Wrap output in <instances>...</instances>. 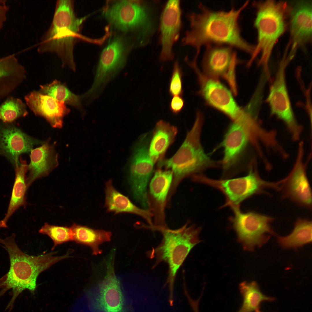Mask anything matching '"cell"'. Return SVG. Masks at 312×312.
<instances>
[{
	"instance_id": "6da1fadb",
	"label": "cell",
	"mask_w": 312,
	"mask_h": 312,
	"mask_svg": "<svg viewBox=\"0 0 312 312\" xmlns=\"http://www.w3.org/2000/svg\"><path fill=\"white\" fill-rule=\"evenodd\" d=\"M249 3L245 2L239 8L232 7L229 10H215L200 3L198 11L188 13L189 29L183 38V46L194 49V58L198 59L203 46L211 44L228 45L251 56L255 46L243 37L239 20Z\"/></svg>"
},
{
	"instance_id": "7a4b0ae2",
	"label": "cell",
	"mask_w": 312,
	"mask_h": 312,
	"mask_svg": "<svg viewBox=\"0 0 312 312\" xmlns=\"http://www.w3.org/2000/svg\"><path fill=\"white\" fill-rule=\"evenodd\" d=\"M272 139L271 131L250 114H244L232 121L219 145L224 153L220 161L221 179L231 178L244 169L243 164L249 149L254 150L259 158L264 157Z\"/></svg>"
},
{
	"instance_id": "3957f363",
	"label": "cell",
	"mask_w": 312,
	"mask_h": 312,
	"mask_svg": "<svg viewBox=\"0 0 312 312\" xmlns=\"http://www.w3.org/2000/svg\"><path fill=\"white\" fill-rule=\"evenodd\" d=\"M14 234L3 239L0 244L8 253L10 260L8 271L0 278V298L10 290L11 298L5 309L11 312L17 298L25 290L34 293L39 274L57 262L69 257V255L55 256L56 252L38 256L24 252L18 246Z\"/></svg>"
},
{
	"instance_id": "277c9868",
	"label": "cell",
	"mask_w": 312,
	"mask_h": 312,
	"mask_svg": "<svg viewBox=\"0 0 312 312\" xmlns=\"http://www.w3.org/2000/svg\"><path fill=\"white\" fill-rule=\"evenodd\" d=\"M84 19L76 16L74 0H57L51 25L40 39L38 52L55 53L63 66H67L75 71L74 47Z\"/></svg>"
},
{
	"instance_id": "5b68a950",
	"label": "cell",
	"mask_w": 312,
	"mask_h": 312,
	"mask_svg": "<svg viewBox=\"0 0 312 312\" xmlns=\"http://www.w3.org/2000/svg\"><path fill=\"white\" fill-rule=\"evenodd\" d=\"M203 117L199 111L191 129L187 132L185 138L179 149L173 156L157 163V168L172 171L173 179L168 198L172 196L181 181L185 178L200 174L210 168L220 165L211 159L205 152L201 141Z\"/></svg>"
},
{
	"instance_id": "8992f818",
	"label": "cell",
	"mask_w": 312,
	"mask_h": 312,
	"mask_svg": "<svg viewBox=\"0 0 312 312\" xmlns=\"http://www.w3.org/2000/svg\"><path fill=\"white\" fill-rule=\"evenodd\" d=\"M200 230L189 222L176 229L166 226L156 229L161 232L163 239L151 255L155 257L157 263L164 261L168 264L169 274L166 285H168L170 299L174 298V284L177 272L191 249L200 242Z\"/></svg>"
},
{
	"instance_id": "52a82bcc",
	"label": "cell",
	"mask_w": 312,
	"mask_h": 312,
	"mask_svg": "<svg viewBox=\"0 0 312 312\" xmlns=\"http://www.w3.org/2000/svg\"><path fill=\"white\" fill-rule=\"evenodd\" d=\"M254 26L257 32V42L254 51L247 63L250 66L259 54V64L265 72H269L268 63L274 47L286 28L285 3L267 0L257 5Z\"/></svg>"
},
{
	"instance_id": "ba28073f",
	"label": "cell",
	"mask_w": 312,
	"mask_h": 312,
	"mask_svg": "<svg viewBox=\"0 0 312 312\" xmlns=\"http://www.w3.org/2000/svg\"><path fill=\"white\" fill-rule=\"evenodd\" d=\"M155 3L141 1H119L109 7L105 14L118 29L138 31L143 44L146 45L150 42L156 29Z\"/></svg>"
},
{
	"instance_id": "9c48e42d",
	"label": "cell",
	"mask_w": 312,
	"mask_h": 312,
	"mask_svg": "<svg viewBox=\"0 0 312 312\" xmlns=\"http://www.w3.org/2000/svg\"><path fill=\"white\" fill-rule=\"evenodd\" d=\"M256 162L252 164L248 174L243 177L219 180L209 178L201 174L192 177L195 182L203 183L219 190L224 195L226 202L223 207L228 206L231 209L240 208L244 200L255 195L264 193L270 188L277 190L279 183L265 181L261 178L257 169Z\"/></svg>"
},
{
	"instance_id": "30bf717a",
	"label": "cell",
	"mask_w": 312,
	"mask_h": 312,
	"mask_svg": "<svg viewBox=\"0 0 312 312\" xmlns=\"http://www.w3.org/2000/svg\"><path fill=\"white\" fill-rule=\"evenodd\" d=\"M122 40L119 38L112 40L103 51L90 88L81 95L88 105L98 98L107 84L114 79L124 68L126 58Z\"/></svg>"
},
{
	"instance_id": "8fae6325",
	"label": "cell",
	"mask_w": 312,
	"mask_h": 312,
	"mask_svg": "<svg viewBox=\"0 0 312 312\" xmlns=\"http://www.w3.org/2000/svg\"><path fill=\"white\" fill-rule=\"evenodd\" d=\"M151 133L142 134L135 144L129 167V179L134 199L145 209L148 208L147 187L155 163L148 148Z\"/></svg>"
},
{
	"instance_id": "7c38bea8",
	"label": "cell",
	"mask_w": 312,
	"mask_h": 312,
	"mask_svg": "<svg viewBox=\"0 0 312 312\" xmlns=\"http://www.w3.org/2000/svg\"><path fill=\"white\" fill-rule=\"evenodd\" d=\"M289 62L283 57L279 63L275 79L271 86L267 101L271 113L284 123L294 141L300 140L302 126L296 120L292 108L285 80V69Z\"/></svg>"
},
{
	"instance_id": "4fadbf2b",
	"label": "cell",
	"mask_w": 312,
	"mask_h": 312,
	"mask_svg": "<svg viewBox=\"0 0 312 312\" xmlns=\"http://www.w3.org/2000/svg\"><path fill=\"white\" fill-rule=\"evenodd\" d=\"M233 216L230 219L238 238L247 250H252L261 245L265 234L272 233L270 225L274 218L255 212L242 211L240 208L231 209Z\"/></svg>"
},
{
	"instance_id": "5bb4252c",
	"label": "cell",
	"mask_w": 312,
	"mask_h": 312,
	"mask_svg": "<svg viewBox=\"0 0 312 312\" xmlns=\"http://www.w3.org/2000/svg\"><path fill=\"white\" fill-rule=\"evenodd\" d=\"M191 67L197 75L200 86L197 93L208 105L225 114L232 121L239 118L243 113V108L238 105L229 89L217 79L201 72L197 64H193Z\"/></svg>"
},
{
	"instance_id": "9a60e30c",
	"label": "cell",
	"mask_w": 312,
	"mask_h": 312,
	"mask_svg": "<svg viewBox=\"0 0 312 312\" xmlns=\"http://www.w3.org/2000/svg\"><path fill=\"white\" fill-rule=\"evenodd\" d=\"M304 143H299L296 158L291 172L280 181V190L283 197L309 208L312 206V191L306 173V164L304 162Z\"/></svg>"
},
{
	"instance_id": "2e32d148",
	"label": "cell",
	"mask_w": 312,
	"mask_h": 312,
	"mask_svg": "<svg viewBox=\"0 0 312 312\" xmlns=\"http://www.w3.org/2000/svg\"><path fill=\"white\" fill-rule=\"evenodd\" d=\"M181 24L180 1H168L162 12L160 20L161 50L159 60L161 62L173 59V47L179 37Z\"/></svg>"
},
{
	"instance_id": "e0dca14e",
	"label": "cell",
	"mask_w": 312,
	"mask_h": 312,
	"mask_svg": "<svg viewBox=\"0 0 312 312\" xmlns=\"http://www.w3.org/2000/svg\"><path fill=\"white\" fill-rule=\"evenodd\" d=\"M172 179L171 170L157 168L151 181L147 200L148 209L154 218V228L166 226L165 209Z\"/></svg>"
},
{
	"instance_id": "ac0fdd59",
	"label": "cell",
	"mask_w": 312,
	"mask_h": 312,
	"mask_svg": "<svg viewBox=\"0 0 312 312\" xmlns=\"http://www.w3.org/2000/svg\"><path fill=\"white\" fill-rule=\"evenodd\" d=\"M42 143L26 134L12 123L0 122V155L14 166L19 162L21 155L31 151L34 145Z\"/></svg>"
},
{
	"instance_id": "d6986e66",
	"label": "cell",
	"mask_w": 312,
	"mask_h": 312,
	"mask_svg": "<svg viewBox=\"0 0 312 312\" xmlns=\"http://www.w3.org/2000/svg\"><path fill=\"white\" fill-rule=\"evenodd\" d=\"M113 254L106 261V275L100 284L96 298L97 306L103 312H122L124 306L120 282L114 271Z\"/></svg>"
},
{
	"instance_id": "ffe728a7",
	"label": "cell",
	"mask_w": 312,
	"mask_h": 312,
	"mask_svg": "<svg viewBox=\"0 0 312 312\" xmlns=\"http://www.w3.org/2000/svg\"><path fill=\"white\" fill-rule=\"evenodd\" d=\"M25 100L35 115L45 118L53 127H62L64 118L70 111L63 102L39 91L29 92L25 96Z\"/></svg>"
},
{
	"instance_id": "44dd1931",
	"label": "cell",
	"mask_w": 312,
	"mask_h": 312,
	"mask_svg": "<svg viewBox=\"0 0 312 312\" xmlns=\"http://www.w3.org/2000/svg\"><path fill=\"white\" fill-rule=\"evenodd\" d=\"M291 47L297 49L312 38V3L298 1L289 9Z\"/></svg>"
},
{
	"instance_id": "7402d4cb",
	"label": "cell",
	"mask_w": 312,
	"mask_h": 312,
	"mask_svg": "<svg viewBox=\"0 0 312 312\" xmlns=\"http://www.w3.org/2000/svg\"><path fill=\"white\" fill-rule=\"evenodd\" d=\"M201 65L206 76L217 79L223 77L229 69L236 51L230 46L211 44L205 46Z\"/></svg>"
},
{
	"instance_id": "603a6c76",
	"label": "cell",
	"mask_w": 312,
	"mask_h": 312,
	"mask_svg": "<svg viewBox=\"0 0 312 312\" xmlns=\"http://www.w3.org/2000/svg\"><path fill=\"white\" fill-rule=\"evenodd\" d=\"M30 158L26 179L27 187L36 179L48 175L58 164L57 155L53 146L48 141L44 142L40 146L32 149Z\"/></svg>"
},
{
	"instance_id": "cb8c5ba5",
	"label": "cell",
	"mask_w": 312,
	"mask_h": 312,
	"mask_svg": "<svg viewBox=\"0 0 312 312\" xmlns=\"http://www.w3.org/2000/svg\"><path fill=\"white\" fill-rule=\"evenodd\" d=\"M105 206L107 211L115 214L125 213L134 214L143 218L150 226L153 225V216L150 211L135 205L114 187L112 180L105 183Z\"/></svg>"
},
{
	"instance_id": "d4e9b609",
	"label": "cell",
	"mask_w": 312,
	"mask_h": 312,
	"mask_svg": "<svg viewBox=\"0 0 312 312\" xmlns=\"http://www.w3.org/2000/svg\"><path fill=\"white\" fill-rule=\"evenodd\" d=\"M177 133V128L169 123L163 120L157 122L151 134L148 148L149 155L155 163L164 159Z\"/></svg>"
},
{
	"instance_id": "484cf974",
	"label": "cell",
	"mask_w": 312,
	"mask_h": 312,
	"mask_svg": "<svg viewBox=\"0 0 312 312\" xmlns=\"http://www.w3.org/2000/svg\"><path fill=\"white\" fill-rule=\"evenodd\" d=\"M26 76L25 69L14 56L0 59V99L13 91Z\"/></svg>"
},
{
	"instance_id": "4316f807",
	"label": "cell",
	"mask_w": 312,
	"mask_h": 312,
	"mask_svg": "<svg viewBox=\"0 0 312 312\" xmlns=\"http://www.w3.org/2000/svg\"><path fill=\"white\" fill-rule=\"evenodd\" d=\"M27 166L26 161L20 158L19 162L14 166L15 176L11 196L6 215L1 220L5 226H7L8 220L13 213L25 204V195L27 188L26 176Z\"/></svg>"
},
{
	"instance_id": "83f0119b",
	"label": "cell",
	"mask_w": 312,
	"mask_h": 312,
	"mask_svg": "<svg viewBox=\"0 0 312 312\" xmlns=\"http://www.w3.org/2000/svg\"><path fill=\"white\" fill-rule=\"evenodd\" d=\"M73 241L77 243L89 246L93 255L101 254L102 250L99 245L111 240L110 231L102 229H95L88 226L74 224L70 227Z\"/></svg>"
},
{
	"instance_id": "f1b7e54d",
	"label": "cell",
	"mask_w": 312,
	"mask_h": 312,
	"mask_svg": "<svg viewBox=\"0 0 312 312\" xmlns=\"http://www.w3.org/2000/svg\"><path fill=\"white\" fill-rule=\"evenodd\" d=\"M40 87L39 92L41 93L70 105L83 114L85 112L82 103L81 95L72 92L64 83L55 80L50 83L41 85Z\"/></svg>"
},
{
	"instance_id": "f546056e",
	"label": "cell",
	"mask_w": 312,
	"mask_h": 312,
	"mask_svg": "<svg viewBox=\"0 0 312 312\" xmlns=\"http://www.w3.org/2000/svg\"><path fill=\"white\" fill-rule=\"evenodd\" d=\"M239 289L243 298L242 306L237 312H252L259 310L262 302H272L274 298L264 295L261 291L255 281L244 282L239 285Z\"/></svg>"
},
{
	"instance_id": "4dcf8cb0",
	"label": "cell",
	"mask_w": 312,
	"mask_h": 312,
	"mask_svg": "<svg viewBox=\"0 0 312 312\" xmlns=\"http://www.w3.org/2000/svg\"><path fill=\"white\" fill-rule=\"evenodd\" d=\"M280 244L285 248H294L311 242L312 222L302 218L298 219L294 229L289 235L279 238Z\"/></svg>"
},
{
	"instance_id": "1f68e13d",
	"label": "cell",
	"mask_w": 312,
	"mask_h": 312,
	"mask_svg": "<svg viewBox=\"0 0 312 312\" xmlns=\"http://www.w3.org/2000/svg\"><path fill=\"white\" fill-rule=\"evenodd\" d=\"M28 114L26 105L18 98L9 97L0 105V120L4 122L12 123Z\"/></svg>"
},
{
	"instance_id": "d6a6232c",
	"label": "cell",
	"mask_w": 312,
	"mask_h": 312,
	"mask_svg": "<svg viewBox=\"0 0 312 312\" xmlns=\"http://www.w3.org/2000/svg\"><path fill=\"white\" fill-rule=\"evenodd\" d=\"M39 232L40 233L48 235L52 240L54 244L52 250L59 244L73 241L70 227L51 225L45 223Z\"/></svg>"
},
{
	"instance_id": "836d02e7",
	"label": "cell",
	"mask_w": 312,
	"mask_h": 312,
	"mask_svg": "<svg viewBox=\"0 0 312 312\" xmlns=\"http://www.w3.org/2000/svg\"><path fill=\"white\" fill-rule=\"evenodd\" d=\"M183 72L178 61L173 65L171 76L170 80L169 93L171 96H183Z\"/></svg>"
},
{
	"instance_id": "e575fe53",
	"label": "cell",
	"mask_w": 312,
	"mask_h": 312,
	"mask_svg": "<svg viewBox=\"0 0 312 312\" xmlns=\"http://www.w3.org/2000/svg\"><path fill=\"white\" fill-rule=\"evenodd\" d=\"M237 53L233 56L231 65L223 78L226 81L235 94L237 93V88L236 81V67L237 61Z\"/></svg>"
},
{
	"instance_id": "d590c367",
	"label": "cell",
	"mask_w": 312,
	"mask_h": 312,
	"mask_svg": "<svg viewBox=\"0 0 312 312\" xmlns=\"http://www.w3.org/2000/svg\"><path fill=\"white\" fill-rule=\"evenodd\" d=\"M185 104V101L182 96H173L170 103V109L174 114L177 115L182 110Z\"/></svg>"
},
{
	"instance_id": "8d00e7d4",
	"label": "cell",
	"mask_w": 312,
	"mask_h": 312,
	"mask_svg": "<svg viewBox=\"0 0 312 312\" xmlns=\"http://www.w3.org/2000/svg\"><path fill=\"white\" fill-rule=\"evenodd\" d=\"M8 8L5 3L0 2V27L2 25L6 18V14Z\"/></svg>"
},
{
	"instance_id": "74e56055",
	"label": "cell",
	"mask_w": 312,
	"mask_h": 312,
	"mask_svg": "<svg viewBox=\"0 0 312 312\" xmlns=\"http://www.w3.org/2000/svg\"><path fill=\"white\" fill-rule=\"evenodd\" d=\"M255 312H261V311H260V310H257V311H255Z\"/></svg>"
}]
</instances>
